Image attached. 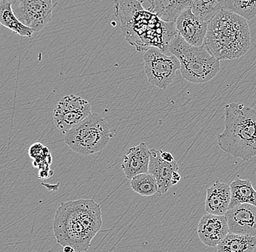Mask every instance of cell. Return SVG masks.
<instances>
[{
	"instance_id": "19",
	"label": "cell",
	"mask_w": 256,
	"mask_h": 252,
	"mask_svg": "<svg viewBox=\"0 0 256 252\" xmlns=\"http://www.w3.org/2000/svg\"><path fill=\"white\" fill-rule=\"evenodd\" d=\"M256 248V236L230 233L218 244L217 252H252Z\"/></svg>"
},
{
	"instance_id": "1",
	"label": "cell",
	"mask_w": 256,
	"mask_h": 252,
	"mask_svg": "<svg viewBox=\"0 0 256 252\" xmlns=\"http://www.w3.org/2000/svg\"><path fill=\"white\" fill-rule=\"evenodd\" d=\"M144 1H118L114 4V14L120 22L122 32L126 40L138 52L160 49L166 53L169 44L178 34L176 23H166L146 10Z\"/></svg>"
},
{
	"instance_id": "17",
	"label": "cell",
	"mask_w": 256,
	"mask_h": 252,
	"mask_svg": "<svg viewBox=\"0 0 256 252\" xmlns=\"http://www.w3.org/2000/svg\"><path fill=\"white\" fill-rule=\"evenodd\" d=\"M231 203L230 209L241 204H251L256 207V191L250 180H242L236 177L231 184Z\"/></svg>"
},
{
	"instance_id": "2",
	"label": "cell",
	"mask_w": 256,
	"mask_h": 252,
	"mask_svg": "<svg viewBox=\"0 0 256 252\" xmlns=\"http://www.w3.org/2000/svg\"><path fill=\"white\" fill-rule=\"evenodd\" d=\"M204 44L219 60L242 57L251 44L247 20L232 11L222 9L208 24Z\"/></svg>"
},
{
	"instance_id": "4",
	"label": "cell",
	"mask_w": 256,
	"mask_h": 252,
	"mask_svg": "<svg viewBox=\"0 0 256 252\" xmlns=\"http://www.w3.org/2000/svg\"><path fill=\"white\" fill-rule=\"evenodd\" d=\"M169 52L180 62L182 77L194 84H202L220 71V60L210 53L206 46L195 47L178 33L169 44Z\"/></svg>"
},
{
	"instance_id": "8",
	"label": "cell",
	"mask_w": 256,
	"mask_h": 252,
	"mask_svg": "<svg viewBox=\"0 0 256 252\" xmlns=\"http://www.w3.org/2000/svg\"><path fill=\"white\" fill-rule=\"evenodd\" d=\"M92 114L88 100L76 95L64 96L57 103L54 111L56 127L64 135L74 128Z\"/></svg>"
},
{
	"instance_id": "12",
	"label": "cell",
	"mask_w": 256,
	"mask_h": 252,
	"mask_svg": "<svg viewBox=\"0 0 256 252\" xmlns=\"http://www.w3.org/2000/svg\"><path fill=\"white\" fill-rule=\"evenodd\" d=\"M230 234L225 216L207 214L200 220L198 234L200 241L208 247H217Z\"/></svg>"
},
{
	"instance_id": "23",
	"label": "cell",
	"mask_w": 256,
	"mask_h": 252,
	"mask_svg": "<svg viewBox=\"0 0 256 252\" xmlns=\"http://www.w3.org/2000/svg\"><path fill=\"white\" fill-rule=\"evenodd\" d=\"M160 154H161L162 159L164 162L168 163L176 162L175 158H174V156H172V154H171V153L160 150Z\"/></svg>"
},
{
	"instance_id": "3",
	"label": "cell",
	"mask_w": 256,
	"mask_h": 252,
	"mask_svg": "<svg viewBox=\"0 0 256 252\" xmlns=\"http://www.w3.org/2000/svg\"><path fill=\"white\" fill-rule=\"evenodd\" d=\"M224 132L218 135L220 149L244 162L256 156V111L242 103H231L224 109Z\"/></svg>"
},
{
	"instance_id": "20",
	"label": "cell",
	"mask_w": 256,
	"mask_h": 252,
	"mask_svg": "<svg viewBox=\"0 0 256 252\" xmlns=\"http://www.w3.org/2000/svg\"><path fill=\"white\" fill-rule=\"evenodd\" d=\"M225 0H195L193 1L191 9L194 15H196L202 21L209 24L224 8Z\"/></svg>"
},
{
	"instance_id": "9",
	"label": "cell",
	"mask_w": 256,
	"mask_h": 252,
	"mask_svg": "<svg viewBox=\"0 0 256 252\" xmlns=\"http://www.w3.org/2000/svg\"><path fill=\"white\" fill-rule=\"evenodd\" d=\"M16 17L35 32L41 31L50 21L56 4L51 0L11 1Z\"/></svg>"
},
{
	"instance_id": "18",
	"label": "cell",
	"mask_w": 256,
	"mask_h": 252,
	"mask_svg": "<svg viewBox=\"0 0 256 252\" xmlns=\"http://www.w3.org/2000/svg\"><path fill=\"white\" fill-rule=\"evenodd\" d=\"M0 23L17 34L26 37H32L34 30L22 23L16 17L11 1L0 0Z\"/></svg>"
},
{
	"instance_id": "13",
	"label": "cell",
	"mask_w": 256,
	"mask_h": 252,
	"mask_svg": "<svg viewBox=\"0 0 256 252\" xmlns=\"http://www.w3.org/2000/svg\"><path fill=\"white\" fill-rule=\"evenodd\" d=\"M177 162L168 163L161 157L160 150H150V162L148 173L154 177L159 188V195L166 194L172 186V177L174 172H178Z\"/></svg>"
},
{
	"instance_id": "15",
	"label": "cell",
	"mask_w": 256,
	"mask_h": 252,
	"mask_svg": "<svg viewBox=\"0 0 256 252\" xmlns=\"http://www.w3.org/2000/svg\"><path fill=\"white\" fill-rule=\"evenodd\" d=\"M231 203V189L228 185L216 181L206 192V210L210 215L225 216Z\"/></svg>"
},
{
	"instance_id": "11",
	"label": "cell",
	"mask_w": 256,
	"mask_h": 252,
	"mask_svg": "<svg viewBox=\"0 0 256 252\" xmlns=\"http://www.w3.org/2000/svg\"><path fill=\"white\" fill-rule=\"evenodd\" d=\"M177 32L188 44L195 47L204 45L208 23L194 15L191 7L186 9L176 22Z\"/></svg>"
},
{
	"instance_id": "6",
	"label": "cell",
	"mask_w": 256,
	"mask_h": 252,
	"mask_svg": "<svg viewBox=\"0 0 256 252\" xmlns=\"http://www.w3.org/2000/svg\"><path fill=\"white\" fill-rule=\"evenodd\" d=\"M112 138L110 124L100 115L92 114L64 135V142L81 156H90L102 151Z\"/></svg>"
},
{
	"instance_id": "16",
	"label": "cell",
	"mask_w": 256,
	"mask_h": 252,
	"mask_svg": "<svg viewBox=\"0 0 256 252\" xmlns=\"http://www.w3.org/2000/svg\"><path fill=\"white\" fill-rule=\"evenodd\" d=\"M147 10L156 15L160 20L166 23H176L177 19L186 9L190 8L193 4L192 0H154L150 1Z\"/></svg>"
},
{
	"instance_id": "14",
	"label": "cell",
	"mask_w": 256,
	"mask_h": 252,
	"mask_svg": "<svg viewBox=\"0 0 256 252\" xmlns=\"http://www.w3.org/2000/svg\"><path fill=\"white\" fill-rule=\"evenodd\" d=\"M150 162V150L146 143L142 142L132 147L124 156L122 169L126 178L132 180L142 174L148 173Z\"/></svg>"
},
{
	"instance_id": "21",
	"label": "cell",
	"mask_w": 256,
	"mask_h": 252,
	"mask_svg": "<svg viewBox=\"0 0 256 252\" xmlns=\"http://www.w3.org/2000/svg\"><path fill=\"white\" fill-rule=\"evenodd\" d=\"M130 188L136 194L142 196H153L159 194L156 180L148 172L132 178L130 181Z\"/></svg>"
},
{
	"instance_id": "25",
	"label": "cell",
	"mask_w": 256,
	"mask_h": 252,
	"mask_svg": "<svg viewBox=\"0 0 256 252\" xmlns=\"http://www.w3.org/2000/svg\"><path fill=\"white\" fill-rule=\"evenodd\" d=\"M63 251L64 252H76L75 249L71 247V246H66V247H64Z\"/></svg>"
},
{
	"instance_id": "5",
	"label": "cell",
	"mask_w": 256,
	"mask_h": 252,
	"mask_svg": "<svg viewBox=\"0 0 256 252\" xmlns=\"http://www.w3.org/2000/svg\"><path fill=\"white\" fill-rule=\"evenodd\" d=\"M54 231L59 245L71 246L76 252L88 251L94 239L84 227L79 200L60 204L54 217Z\"/></svg>"
},
{
	"instance_id": "22",
	"label": "cell",
	"mask_w": 256,
	"mask_h": 252,
	"mask_svg": "<svg viewBox=\"0 0 256 252\" xmlns=\"http://www.w3.org/2000/svg\"><path fill=\"white\" fill-rule=\"evenodd\" d=\"M224 9L232 11L246 20H252L256 15V1L228 0L226 1Z\"/></svg>"
},
{
	"instance_id": "24",
	"label": "cell",
	"mask_w": 256,
	"mask_h": 252,
	"mask_svg": "<svg viewBox=\"0 0 256 252\" xmlns=\"http://www.w3.org/2000/svg\"><path fill=\"white\" fill-rule=\"evenodd\" d=\"M180 180H182V177L179 175L178 172H174L172 177V186H174L177 185Z\"/></svg>"
},
{
	"instance_id": "7",
	"label": "cell",
	"mask_w": 256,
	"mask_h": 252,
	"mask_svg": "<svg viewBox=\"0 0 256 252\" xmlns=\"http://www.w3.org/2000/svg\"><path fill=\"white\" fill-rule=\"evenodd\" d=\"M144 72L148 83L154 87L166 90L172 84L180 64L174 55H168L160 49L151 48L144 52Z\"/></svg>"
},
{
	"instance_id": "10",
	"label": "cell",
	"mask_w": 256,
	"mask_h": 252,
	"mask_svg": "<svg viewBox=\"0 0 256 252\" xmlns=\"http://www.w3.org/2000/svg\"><path fill=\"white\" fill-rule=\"evenodd\" d=\"M230 233L239 235L256 236V207L241 204L230 209L225 215Z\"/></svg>"
}]
</instances>
